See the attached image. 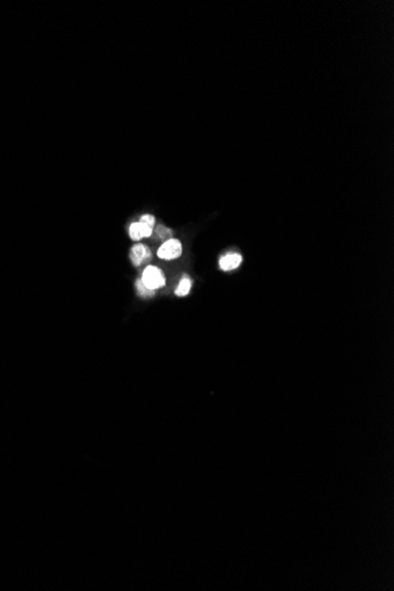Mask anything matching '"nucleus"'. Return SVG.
<instances>
[{
  "instance_id": "nucleus-1",
  "label": "nucleus",
  "mask_w": 394,
  "mask_h": 591,
  "mask_svg": "<svg viewBox=\"0 0 394 591\" xmlns=\"http://www.w3.org/2000/svg\"><path fill=\"white\" fill-rule=\"evenodd\" d=\"M141 280L151 290H156L158 288L164 287L165 284L164 273L156 265H148L143 271Z\"/></svg>"
},
{
  "instance_id": "nucleus-2",
  "label": "nucleus",
  "mask_w": 394,
  "mask_h": 591,
  "mask_svg": "<svg viewBox=\"0 0 394 591\" xmlns=\"http://www.w3.org/2000/svg\"><path fill=\"white\" fill-rule=\"evenodd\" d=\"M157 255L162 260H175L182 255V243L176 238H169L158 248Z\"/></svg>"
},
{
  "instance_id": "nucleus-3",
  "label": "nucleus",
  "mask_w": 394,
  "mask_h": 591,
  "mask_svg": "<svg viewBox=\"0 0 394 591\" xmlns=\"http://www.w3.org/2000/svg\"><path fill=\"white\" fill-rule=\"evenodd\" d=\"M152 258V253L148 245L138 243L134 245L130 250V260L136 267L148 263Z\"/></svg>"
},
{
  "instance_id": "nucleus-4",
  "label": "nucleus",
  "mask_w": 394,
  "mask_h": 591,
  "mask_svg": "<svg viewBox=\"0 0 394 591\" xmlns=\"http://www.w3.org/2000/svg\"><path fill=\"white\" fill-rule=\"evenodd\" d=\"M154 232V228L149 227V225L142 223V222H134L129 227V235H130L131 240L140 241L144 237H150Z\"/></svg>"
},
{
  "instance_id": "nucleus-5",
  "label": "nucleus",
  "mask_w": 394,
  "mask_h": 591,
  "mask_svg": "<svg viewBox=\"0 0 394 591\" xmlns=\"http://www.w3.org/2000/svg\"><path fill=\"white\" fill-rule=\"evenodd\" d=\"M241 262H242V256H241L240 254L228 253L220 258L218 264H220V268L222 270L230 271L236 269L238 265L241 264Z\"/></svg>"
},
{
  "instance_id": "nucleus-6",
  "label": "nucleus",
  "mask_w": 394,
  "mask_h": 591,
  "mask_svg": "<svg viewBox=\"0 0 394 591\" xmlns=\"http://www.w3.org/2000/svg\"><path fill=\"white\" fill-rule=\"evenodd\" d=\"M191 284H193V282H191L190 278L188 276H184L180 281V283H178L176 290H175V294H176L177 297H185V295L190 293Z\"/></svg>"
},
{
  "instance_id": "nucleus-7",
  "label": "nucleus",
  "mask_w": 394,
  "mask_h": 591,
  "mask_svg": "<svg viewBox=\"0 0 394 591\" xmlns=\"http://www.w3.org/2000/svg\"><path fill=\"white\" fill-rule=\"evenodd\" d=\"M136 288H137V291L141 298H152L155 295V290L149 289L147 285L142 282L141 278L136 281Z\"/></svg>"
},
{
  "instance_id": "nucleus-8",
  "label": "nucleus",
  "mask_w": 394,
  "mask_h": 591,
  "mask_svg": "<svg viewBox=\"0 0 394 591\" xmlns=\"http://www.w3.org/2000/svg\"><path fill=\"white\" fill-rule=\"evenodd\" d=\"M155 234H156V238L157 240H169L171 236V234H173V231H171V229H169L167 227H164V225H157V228L155 229Z\"/></svg>"
},
{
  "instance_id": "nucleus-9",
  "label": "nucleus",
  "mask_w": 394,
  "mask_h": 591,
  "mask_svg": "<svg viewBox=\"0 0 394 591\" xmlns=\"http://www.w3.org/2000/svg\"><path fill=\"white\" fill-rule=\"evenodd\" d=\"M140 222H142V223L149 225V227L154 228L155 223H156V220H155V217L152 216V215L147 214V215H143V216H142L140 218Z\"/></svg>"
}]
</instances>
